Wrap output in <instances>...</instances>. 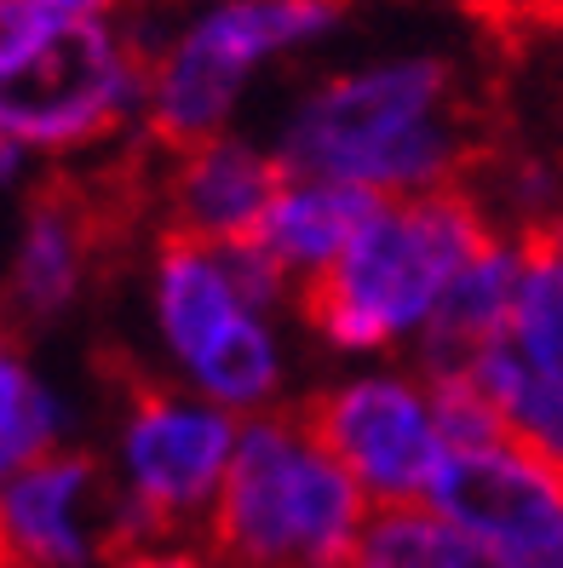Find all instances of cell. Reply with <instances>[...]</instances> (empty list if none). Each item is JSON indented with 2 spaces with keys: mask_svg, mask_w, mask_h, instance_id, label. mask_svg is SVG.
<instances>
[{
  "mask_svg": "<svg viewBox=\"0 0 563 568\" xmlns=\"http://www.w3.org/2000/svg\"><path fill=\"white\" fill-rule=\"evenodd\" d=\"M345 0H224L179 41L144 52V132L155 150H190L224 126L237 87L259 58L322 36Z\"/></svg>",
  "mask_w": 563,
  "mask_h": 568,
  "instance_id": "cell-4",
  "label": "cell"
},
{
  "mask_svg": "<svg viewBox=\"0 0 563 568\" xmlns=\"http://www.w3.org/2000/svg\"><path fill=\"white\" fill-rule=\"evenodd\" d=\"M282 184H288V166L277 155H259L213 132V139L173 155L168 179H161V230H179V236L224 253L248 247Z\"/></svg>",
  "mask_w": 563,
  "mask_h": 568,
  "instance_id": "cell-11",
  "label": "cell"
},
{
  "mask_svg": "<svg viewBox=\"0 0 563 568\" xmlns=\"http://www.w3.org/2000/svg\"><path fill=\"white\" fill-rule=\"evenodd\" d=\"M425 506L489 540L501 557H517L563 534V471L512 437L483 448H443Z\"/></svg>",
  "mask_w": 563,
  "mask_h": 568,
  "instance_id": "cell-10",
  "label": "cell"
},
{
  "mask_svg": "<svg viewBox=\"0 0 563 568\" xmlns=\"http://www.w3.org/2000/svg\"><path fill=\"white\" fill-rule=\"evenodd\" d=\"M139 202H144V184L92 190L81 179H47L29 195L12 276H7L12 322L41 327V322H58L63 311H76V298L92 282V258L127 230Z\"/></svg>",
  "mask_w": 563,
  "mask_h": 568,
  "instance_id": "cell-8",
  "label": "cell"
},
{
  "mask_svg": "<svg viewBox=\"0 0 563 568\" xmlns=\"http://www.w3.org/2000/svg\"><path fill=\"white\" fill-rule=\"evenodd\" d=\"M52 23H63V18L47 7V0H0V70L18 63Z\"/></svg>",
  "mask_w": 563,
  "mask_h": 568,
  "instance_id": "cell-17",
  "label": "cell"
},
{
  "mask_svg": "<svg viewBox=\"0 0 563 568\" xmlns=\"http://www.w3.org/2000/svg\"><path fill=\"white\" fill-rule=\"evenodd\" d=\"M466 7H489V0H466Z\"/></svg>",
  "mask_w": 563,
  "mask_h": 568,
  "instance_id": "cell-21",
  "label": "cell"
},
{
  "mask_svg": "<svg viewBox=\"0 0 563 568\" xmlns=\"http://www.w3.org/2000/svg\"><path fill=\"white\" fill-rule=\"evenodd\" d=\"M23 161H29V150H23V144H12L7 132H0V184H12V179L23 173Z\"/></svg>",
  "mask_w": 563,
  "mask_h": 568,
  "instance_id": "cell-20",
  "label": "cell"
},
{
  "mask_svg": "<svg viewBox=\"0 0 563 568\" xmlns=\"http://www.w3.org/2000/svg\"><path fill=\"white\" fill-rule=\"evenodd\" d=\"M115 494L104 465L81 448H52L0 483V568H92L110 562Z\"/></svg>",
  "mask_w": 563,
  "mask_h": 568,
  "instance_id": "cell-9",
  "label": "cell"
},
{
  "mask_svg": "<svg viewBox=\"0 0 563 568\" xmlns=\"http://www.w3.org/2000/svg\"><path fill=\"white\" fill-rule=\"evenodd\" d=\"M144 110V52L115 18H63L0 70V132L29 155L98 144Z\"/></svg>",
  "mask_w": 563,
  "mask_h": 568,
  "instance_id": "cell-5",
  "label": "cell"
},
{
  "mask_svg": "<svg viewBox=\"0 0 563 568\" xmlns=\"http://www.w3.org/2000/svg\"><path fill=\"white\" fill-rule=\"evenodd\" d=\"M237 425L213 403H184L168 385L127 374L121 408V494L110 517V557L155 546L219 494Z\"/></svg>",
  "mask_w": 563,
  "mask_h": 568,
  "instance_id": "cell-6",
  "label": "cell"
},
{
  "mask_svg": "<svg viewBox=\"0 0 563 568\" xmlns=\"http://www.w3.org/2000/svg\"><path fill=\"white\" fill-rule=\"evenodd\" d=\"M300 430L334 454L380 506H425L443 465L432 396L414 379H351L305 396L293 408Z\"/></svg>",
  "mask_w": 563,
  "mask_h": 568,
  "instance_id": "cell-7",
  "label": "cell"
},
{
  "mask_svg": "<svg viewBox=\"0 0 563 568\" xmlns=\"http://www.w3.org/2000/svg\"><path fill=\"white\" fill-rule=\"evenodd\" d=\"M110 568H208V562H202V557H190V551H155V546H139V551L110 557Z\"/></svg>",
  "mask_w": 563,
  "mask_h": 568,
  "instance_id": "cell-18",
  "label": "cell"
},
{
  "mask_svg": "<svg viewBox=\"0 0 563 568\" xmlns=\"http://www.w3.org/2000/svg\"><path fill=\"white\" fill-rule=\"evenodd\" d=\"M190 379L202 385L219 408H259L277 390V345L264 333L259 311H242L230 322L224 339L190 367Z\"/></svg>",
  "mask_w": 563,
  "mask_h": 568,
  "instance_id": "cell-16",
  "label": "cell"
},
{
  "mask_svg": "<svg viewBox=\"0 0 563 568\" xmlns=\"http://www.w3.org/2000/svg\"><path fill=\"white\" fill-rule=\"evenodd\" d=\"M454 70L438 58H403L385 70L340 75L288 121L282 166L300 179H345L380 195L466 184L489 161L472 126H460Z\"/></svg>",
  "mask_w": 563,
  "mask_h": 568,
  "instance_id": "cell-1",
  "label": "cell"
},
{
  "mask_svg": "<svg viewBox=\"0 0 563 568\" xmlns=\"http://www.w3.org/2000/svg\"><path fill=\"white\" fill-rule=\"evenodd\" d=\"M351 568H512L477 534L454 528L432 506H385L351 557Z\"/></svg>",
  "mask_w": 563,
  "mask_h": 568,
  "instance_id": "cell-14",
  "label": "cell"
},
{
  "mask_svg": "<svg viewBox=\"0 0 563 568\" xmlns=\"http://www.w3.org/2000/svg\"><path fill=\"white\" fill-rule=\"evenodd\" d=\"M242 311H253L237 293V276L219 247L190 242L179 230H155V322L168 351L195 367Z\"/></svg>",
  "mask_w": 563,
  "mask_h": 568,
  "instance_id": "cell-12",
  "label": "cell"
},
{
  "mask_svg": "<svg viewBox=\"0 0 563 568\" xmlns=\"http://www.w3.org/2000/svg\"><path fill=\"white\" fill-rule=\"evenodd\" d=\"M293 414H259L237 430L219 477L208 540L230 568H351L369 499Z\"/></svg>",
  "mask_w": 563,
  "mask_h": 568,
  "instance_id": "cell-3",
  "label": "cell"
},
{
  "mask_svg": "<svg viewBox=\"0 0 563 568\" xmlns=\"http://www.w3.org/2000/svg\"><path fill=\"white\" fill-rule=\"evenodd\" d=\"M58 18H115V0H47Z\"/></svg>",
  "mask_w": 563,
  "mask_h": 568,
  "instance_id": "cell-19",
  "label": "cell"
},
{
  "mask_svg": "<svg viewBox=\"0 0 563 568\" xmlns=\"http://www.w3.org/2000/svg\"><path fill=\"white\" fill-rule=\"evenodd\" d=\"M380 202H385L380 190H362V184H345V179L288 173V184L277 190V202H271V213H264L259 236L248 247H259L288 282H300V276L322 271L328 258H340L345 242L380 213Z\"/></svg>",
  "mask_w": 563,
  "mask_h": 568,
  "instance_id": "cell-13",
  "label": "cell"
},
{
  "mask_svg": "<svg viewBox=\"0 0 563 568\" xmlns=\"http://www.w3.org/2000/svg\"><path fill=\"white\" fill-rule=\"evenodd\" d=\"M63 448V403L23 362L18 333L0 322V483Z\"/></svg>",
  "mask_w": 563,
  "mask_h": 568,
  "instance_id": "cell-15",
  "label": "cell"
},
{
  "mask_svg": "<svg viewBox=\"0 0 563 568\" xmlns=\"http://www.w3.org/2000/svg\"><path fill=\"white\" fill-rule=\"evenodd\" d=\"M501 247V230L466 184L385 195L340 258L300 276V316L340 351H374L425 327L449 282Z\"/></svg>",
  "mask_w": 563,
  "mask_h": 568,
  "instance_id": "cell-2",
  "label": "cell"
}]
</instances>
